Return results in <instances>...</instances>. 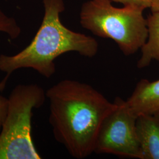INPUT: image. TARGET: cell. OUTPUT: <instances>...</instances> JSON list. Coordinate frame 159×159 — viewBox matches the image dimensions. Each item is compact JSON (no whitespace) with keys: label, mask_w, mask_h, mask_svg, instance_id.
Segmentation results:
<instances>
[{"label":"cell","mask_w":159,"mask_h":159,"mask_svg":"<svg viewBox=\"0 0 159 159\" xmlns=\"http://www.w3.org/2000/svg\"><path fill=\"white\" fill-rule=\"evenodd\" d=\"M46 93L55 140L75 159L93 153L100 127L116 102H110L91 85L73 80L59 81Z\"/></svg>","instance_id":"6da1fadb"},{"label":"cell","mask_w":159,"mask_h":159,"mask_svg":"<svg viewBox=\"0 0 159 159\" xmlns=\"http://www.w3.org/2000/svg\"><path fill=\"white\" fill-rule=\"evenodd\" d=\"M125 101L131 112L137 117L143 114L159 113V80H140Z\"/></svg>","instance_id":"8992f818"},{"label":"cell","mask_w":159,"mask_h":159,"mask_svg":"<svg viewBox=\"0 0 159 159\" xmlns=\"http://www.w3.org/2000/svg\"><path fill=\"white\" fill-rule=\"evenodd\" d=\"M0 32L7 34L11 39H17L21 29L13 17H9L0 9Z\"/></svg>","instance_id":"9c48e42d"},{"label":"cell","mask_w":159,"mask_h":159,"mask_svg":"<svg viewBox=\"0 0 159 159\" xmlns=\"http://www.w3.org/2000/svg\"><path fill=\"white\" fill-rule=\"evenodd\" d=\"M44 14L40 28L31 42L13 56L0 54V71L6 73L0 83L4 89L11 74L21 68H31L46 78L56 73L54 60L68 52H77L84 57H94L98 44L96 40L74 32L65 27L60 18L65 10L63 0H42Z\"/></svg>","instance_id":"7a4b0ae2"},{"label":"cell","mask_w":159,"mask_h":159,"mask_svg":"<svg viewBox=\"0 0 159 159\" xmlns=\"http://www.w3.org/2000/svg\"><path fill=\"white\" fill-rule=\"evenodd\" d=\"M136 131L142 159H159V113L139 115Z\"/></svg>","instance_id":"52a82bcc"},{"label":"cell","mask_w":159,"mask_h":159,"mask_svg":"<svg viewBox=\"0 0 159 159\" xmlns=\"http://www.w3.org/2000/svg\"><path fill=\"white\" fill-rule=\"evenodd\" d=\"M117 107L103 120L97 136L94 153L111 154L127 158L142 159L137 137V116L125 100L116 97Z\"/></svg>","instance_id":"5b68a950"},{"label":"cell","mask_w":159,"mask_h":159,"mask_svg":"<svg viewBox=\"0 0 159 159\" xmlns=\"http://www.w3.org/2000/svg\"><path fill=\"white\" fill-rule=\"evenodd\" d=\"M46 93L34 84L16 85L8 98L6 119L0 131V159H40L32 137L34 108L43 106Z\"/></svg>","instance_id":"277c9868"},{"label":"cell","mask_w":159,"mask_h":159,"mask_svg":"<svg viewBox=\"0 0 159 159\" xmlns=\"http://www.w3.org/2000/svg\"><path fill=\"white\" fill-rule=\"evenodd\" d=\"M148 36L141 48L142 56L137 61L139 69L148 67L152 61L159 64V12H152L147 18Z\"/></svg>","instance_id":"ba28073f"},{"label":"cell","mask_w":159,"mask_h":159,"mask_svg":"<svg viewBox=\"0 0 159 159\" xmlns=\"http://www.w3.org/2000/svg\"><path fill=\"white\" fill-rule=\"evenodd\" d=\"M8 107V98L0 95V131L6 119Z\"/></svg>","instance_id":"8fae6325"},{"label":"cell","mask_w":159,"mask_h":159,"mask_svg":"<svg viewBox=\"0 0 159 159\" xmlns=\"http://www.w3.org/2000/svg\"><path fill=\"white\" fill-rule=\"evenodd\" d=\"M111 0H89L82 6L80 23L98 37L114 41L127 56L141 50L148 36L143 10L132 6L116 8Z\"/></svg>","instance_id":"3957f363"},{"label":"cell","mask_w":159,"mask_h":159,"mask_svg":"<svg viewBox=\"0 0 159 159\" xmlns=\"http://www.w3.org/2000/svg\"><path fill=\"white\" fill-rule=\"evenodd\" d=\"M116 2L123 4L125 6H132L140 8L144 10L147 8H150L153 0H111Z\"/></svg>","instance_id":"30bf717a"},{"label":"cell","mask_w":159,"mask_h":159,"mask_svg":"<svg viewBox=\"0 0 159 159\" xmlns=\"http://www.w3.org/2000/svg\"><path fill=\"white\" fill-rule=\"evenodd\" d=\"M150 8L152 12H159V0H153Z\"/></svg>","instance_id":"7c38bea8"}]
</instances>
